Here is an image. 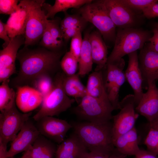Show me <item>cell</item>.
<instances>
[{"mask_svg": "<svg viewBox=\"0 0 158 158\" xmlns=\"http://www.w3.org/2000/svg\"><path fill=\"white\" fill-rule=\"evenodd\" d=\"M77 74L64 76L62 83L63 90L69 97L81 98L87 94L86 88L81 82Z\"/></svg>", "mask_w": 158, "mask_h": 158, "instance_id": "4316f807", "label": "cell"}, {"mask_svg": "<svg viewBox=\"0 0 158 158\" xmlns=\"http://www.w3.org/2000/svg\"><path fill=\"white\" fill-rule=\"evenodd\" d=\"M143 15L150 19L158 17V2L155 3L144 9L142 11Z\"/></svg>", "mask_w": 158, "mask_h": 158, "instance_id": "f35d334b", "label": "cell"}, {"mask_svg": "<svg viewBox=\"0 0 158 158\" xmlns=\"http://www.w3.org/2000/svg\"><path fill=\"white\" fill-rule=\"evenodd\" d=\"M120 111L113 116V141L118 136L129 131L135 127L139 114L135 111L133 95L126 96L120 102Z\"/></svg>", "mask_w": 158, "mask_h": 158, "instance_id": "9c48e42d", "label": "cell"}, {"mask_svg": "<svg viewBox=\"0 0 158 158\" xmlns=\"http://www.w3.org/2000/svg\"><path fill=\"white\" fill-rule=\"evenodd\" d=\"M138 57L139 67L143 82L147 84L158 79V52L147 44L140 50Z\"/></svg>", "mask_w": 158, "mask_h": 158, "instance_id": "2e32d148", "label": "cell"}, {"mask_svg": "<svg viewBox=\"0 0 158 158\" xmlns=\"http://www.w3.org/2000/svg\"><path fill=\"white\" fill-rule=\"evenodd\" d=\"M147 150L158 156V130L149 128L145 141Z\"/></svg>", "mask_w": 158, "mask_h": 158, "instance_id": "d6a6232c", "label": "cell"}, {"mask_svg": "<svg viewBox=\"0 0 158 158\" xmlns=\"http://www.w3.org/2000/svg\"><path fill=\"white\" fill-rule=\"evenodd\" d=\"M32 0L19 1L16 10L11 14L6 24L8 35L11 39L16 36L25 35Z\"/></svg>", "mask_w": 158, "mask_h": 158, "instance_id": "9a60e30c", "label": "cell"}, {"mask_svg": "<svg viewBox=\"0 0 158 158\" xmlns=\"http://www.w3.org/2000/svg\"><path fill=\"white\" fill-rule=\"evenodd\" d=\"M9 79L2 83L0 86V112L7 110L16 104V93L9 85Z\"/></svg>", "mask_w": 158, "mask_h": 158, "instance_id": "83f0119b", "label": "cell"}, {"mask_svg": "<svg viewBox=\"0 0 158 158\" xmlns=\"http://www.w3.org/2000/svg\"><path fill=\"white\" fill-rule=\"evenodd\" d=\"M74 109L75 114L87 121L104 123L110 121L114 109L109 101L94 98L87 94Z\"/></svg>", "mask_w": 158, "mask_h": 158, "instance_id": "8992f818", "label": "cell"}, {"mask_svg": "<svg viewBox=\"0 0 158 158\" xmlns=\"http://www.w3.org/2000/svg\"><path fill=\"white\" fill-rule=\"evenodd\" d=\"M83 42L81 31H78L71 38L69 51L78 61Z\"/></svg>", "mask_w": 158, "mask_h": 158, "instance_id": "e575fe53", "label": "cell"}, {"mask_svg": "<svg viewBox=\"0 0 158 158\" xmlns=\"http://www.w3.org/2000/svg\"><path fill=\"white\" fill-rule=\"evenodd\" d=\"M56 149L54 143L40 134L23 154L30 158H54Z\"/></svg>", "mask_w": 158, "mask_h": 158, "instance_id": "603a6c76", "label": "cell"}, {"mask_svg": "<svg viewBox=\"0 0 158 158\" xmlns=\"http://www.w3.org/2000/svg\"><path fill=\"white\" fill-rule=\"evenodd\" d=\"M149 128H153L158 130V118L152 121L149 123Z\"/></svg>", "mask_w": 158, "mask_h": 158, "instance_id": "ee69618b", "label": "cell"}, {"mask_svg": "<svg viewBox=\"0 0 158 158\" xmlns=\"http://www.w3.org/2000/svg\"><path fill=\"white\" fill-rule=\"evenodd\" d=\"M115 148L120 154L126 156H135L141 151L138 145V135L135 127L113 141Z\"/></svg>", "mask_w": 158, "mask_h": 158, "instance_id": "7402d4cb", "label": "cell"}, {"mask_svg": "<svg viewBox=\"0 0 158 158\" xmlns=\"http://www.w3.org/2000/svg\"><path fill=\"white\" fill-rule=\"evenodd\" d=\"M153 35L149 39L147 44L151 49L158 52V28L154 27L152 30Z\"/></svg>", "mask_w": 158, "mask_h": 158, "instance_id": "ab89813d", "label": "cell"}, {"mask_svg": "<svg viewBox=\"0 0 158 158\" xmlns=\"http://www.w3.org/2000/svg\"><path fill=\"white\" fill-rule=\"evenodd\" d=\"M21 158H30L25 154H23V155Z\"/></svg>", "mask_w": 158, "mask_h": 158, "instance_id": "bcb514c9", "label": "cell"}, {"mask_svg": "<svg viewBox=\"0 0 158 158\" xmlns=\"http://www.w3.org/2000/svg\"><path fill=\"white\" fill-rule=\"evenodd\" d=\"M86 88L87 94L109 101L104 86L102 70L95 71L89 75Z\"/></svg>", "mask_w": 158, "mask_h": 158, "instance_id": "cb8c5ba5", "label": "cell"}, {"mask_svg": "<svg viewBox=\"0 0 158 158\" xmlns=\"http://www.w3.org/2000/svg\"><path fill=\"white\" fill-rule=\"evenodd\" d=\"M61 20L59 18L48 20V25L51 35L59 49L63 45V40L60 28Z\"/></svg>", "mask_w": 158, "mask_h": 158, "instance_id": "1f68e13d", "label": "cell"}, {"mask_svg": "<svg viewBox=\"0 0 158 158\" xmlns=\"http://www.w3.org/2000/svg\"><path fill=\"white\" fill-rule=\"evenodd\" d=\"M65 13V17L60 23L61 32L67 29L76 28L83 30L87 22L79 14L70 15L66 12Z\"/></svg>", "mask_w": 158, "mask_h": 158, "instance_id": "f1b7e54d", "label": "cell"}, {"mask_svg": "<svg viewBox=\"0 0 158 158\" xmlns=\"http://www.w3.org/2000/svg\"><path fill=\"white\" fill-rule=\"evenodd\" d=\"M87 150L74 133L58 146L55 158H78Z\"/></svg>", "mask_w": 158, "mask_h": 158, "instance_id": "44dd1931", "label": "cell"}, {"mask_svg": "<svg viewBox=\"0 0 158 158\" xmlns=\"http://www.w3.org/2000/svg\"><path fill=\"white\" fill-rule=\"evenodd\" d=\"M25 35L11 39L8 45L0 51V82L8 79L16 71L15 61L18 51L25 44Z\"/></svg>", "mask_w": 158, "mask_h": 158, "instance_id": "7c38bea8", "label": "cell"}, {"mask_svg": "<svg viewBox=\"0 0 158 158\" xmlns=\"http://www.w3.org/2000/svg\"><path fill=\"white\" fill-rule=\"evenodd\" d=\"M36 121V126L40 134L59 144L65 139L67 132L73 127L66 121L53 116H45Z\"/></svg>", "mask_w": 158, "mask_h": 158, "instance_id": "4fadbf2b", "label": "cell"}, {"mask_svg": "<svg viewBox=\"0 0 158 158\" xmlns=\"http://www.w3.org/2000/svg\"><path fill=\"white\" fill-rule=\"evenodd\" d=\"M135 110L149 123L158 118V88L155 82L147 84V91L143 93Z\"/></svg>", "mask_w": 158, "mask_h": 158, "instance_id": "e0dca14e", "label": "cell"}, {"mask_svg": "<svg viewBox=\"0 0 158 158\" xmlns=\"http://www.w3.org/2000/svg\"><path fill=\"white\" fill-rule=\"evenodd\" d=\"M154 27L158 28V22L154 23L153 24Z\"/></svg>", "mask_w": 158, "mask_h": 158, "instance_id": "f6af8a7d", "label": "cell"}, {"mask_svg": "<svg viewBox=\"0 0 158 158\" xmlns=\"http://www.w3.org/2000/svg\"><path fill=\"white\" fill-rule=\"evenodd\" d=\"M128 64L125 71L126 79L131 87L134 94L135 107L139 103L143 94V80L139 63L137 51L128 55Z\"/></svg>", "mask_w": 158, "mask_h": 158, "instance_id": "ac0fdd59", "label": "cell"}, {"mask_svg": "<svg viewBox=\"0 0 158 158\" xmlns=\"http://www.w3.org/2000/svg\"><path fill=\"white\" fill-rule=\"evenodd\" d=\"M39 45L41 47L51 51H57L58 49L51 35L48 23L41 41L39 42Z\"/></svg>", "mask_w": 158, "mask_h": 158, "instance_id": "d590c367", "label": "cell"}, {"mask_svg": "<svg viewBox=\"0 0 158 158\" xmlns=\"http://www.w3.org/2000/svg\"><path fill=\"white\" fill-rule=\"evenodd\" d=\"M54 82L50 75L45 74L42 75L35 79L31 84L39 92L43 98L51 92L54 86Z\"/></svg>", "mask_w": 158, "mask_h": 158, "instance_id": "f546056e", "label": "cell"}, {"mask_svg": "<svg viewBox=\"0 0 158 158\" xmlns=\"http://www.w3.org/2000/svg\"><path fill=\"white\" fill-rule=\"evenodd\" d=\"M18 0H0V13L10 15L17 9Z\"/></svg>", "mask_w": 158, "mask_h": 158, "instance_id": "8d00e7d4", "label": "cell"}, {"mask_svg": "<svg viewBox=\"0 0 158 158\" xmlns=\"http://www.w3.org/2000/svg\"><path fill=\"white\" fill-rule=\"evenodd\" d=\"M135 158H158V156L147 150H141Z\"/></svg>", "mask_w": 158, "mask_h": 158, "instance_id": "b9f144b4", "label": "cell"}, {"mask_svg": "<svg viewBox=\"0 0 158 158\" xmlns=\"http://www.w3.org/2000/svg\"><path fill=\"white\" fill-rule=\"evenodd\" d=\"M74 133L86 147L92 151L113 152L116 148L113 142L112 123L89 122L72 125Z\"/></svg>", "mask_w": 158, "mask_h": 158, "instance_id": "7a4b0ae2", "label": "cell"}, {"mask_svg": "<svg viewBox=\"0 0 158 158\" xmlns=\"http://www.w3.org/2000/svg\"><path fill=\"white\" fill-rule=\"evenodd\" d=\"M151 37L147 30L136 28H119L107 64L118 62L125 55L141 49Z\"/></svg>", "mask_w": 158, "mask_h": 158, "instance_id": "3957f363", "label": "cell"}, {"mask_svg": "<svg viewBox=\"0 0 158 158\" xmlns=\"http://www.w3.org/2000/svg\"><path fill=\"white\" fill-rule=\"evenodd\" d=\"M125 156H126L120 154L116 149L115 151L107 158H123Z\"/></svg>", "mask_w": 158, "mask_h": 158, "instance_id": "7bdbcfd3", "label": "cell"}, {"mask_svg": "<svg viewBox=\"0 0 158 158\" xmlns=\"http://www.w3.org/2000/svg\"><path fill=\"white\" fill-rule=\"evenodd\" d=\"M89 40L93 63L97 66L95 71L106 68L107 61V47L100 33L94 31L90 33Z\"/></svg>", "mask_w": 158, "mask_h": 158, "instance_id": "ffe728a7", "label": "cell"}, {"mask_svg": "<svg viewBox=\"0 0 158 158\" xmlns=\"http://www.w3.org/2000/svg\"><path fill=\"white\" fill-rule=\"evenodd\" d=\"M113 152H109L92 151L87 150L78 158H107Z\"/></svg>", "mask_w": 158, "mask_h": 158, "instance_id": "74e56055", "label": "cell"}, {"mask_svg": "<svg viewBox=\"0 0 158 158\" xmlns=\"http://www.w3.org/2000/svg\"><path fill=\"white\" fill-rule=\"evenodd\" d=\"M125 63L122 59L118 62L107 63L106 76L104 81L109 99L114 110L119 109V93L121 87L126 80L123 71Z\"/></svg>", "mask_w": 158, "mask_h": 158, "instance_id": "8fae6325", "label": "cell"}, {"mask_svg": "<svg viewBox=\"0 0 158 158\" xmlns=\"http://www.w3.org/2000/svg\"><path fill=\"white\" fill-rule=\"evenodd\" d=\"M92 1L91 0H56L53 6L44 2L42 8L46 11L47 18L52 19L54 18L55 15L59 12H65L70 8L78 9Z\"/></svg>", "mask_w": 158, "mask_h": 158, "instance_id": "d4e9b609", "label": "cell"}, {"mask_svg": "<svg viewBox=\"0 0 158 158\" xmlns=\"http://www.w3.org/2000/svg\"><path fill=\"white\" fill-rule=\"evenodd\" d=\"M16 105L0 114V144L6 147L8 142L14 139L32 114V112H20Z\"/></svg>", "mask_w": 158, "mask_h": 158, "instance_id": "52a82bcc", "label": "cell"}, {"mask_svg": "<svg viewBox=\"0 0 158 158\" xmlns=\"http://www.w3.org/2000/svg\"><path fill=\"white\" fill-rule=\"evenodd\" d=\"M78 11L87 22L97 28L105 41L114 42L116 27L101 0L92 1L78 8Z\"/></svg>", "mask_w": 158, "mask_h": 158, "instance_id": "5b68a950", "label": "cell"}, {"mask_svg": "<svg viewBox=\"0 0 158 158\" xmlns=\"http://www.w3.org/2000/svg\"><path fill=\"white\" fill-rule=\"evenodd\" d=\"M78 61L69 51L66 52L60 62V67L67 76L75 74L78 68Z\"/></svg>", "mask_w": 158, "mask_h": 158, "instance_id": "4dcf8cb0", "label": "cell"}, {"mask_svg": "<svg viewBox=\"0 0 158 158\" xmlns=\"http://www.w3.org/2000/svg\"><path fill=\"white\" fill-rule=\"evenodd\" d=\"M45 0H33L26 24L24 47L34 45L41 40L48 19L42 8Z\"/></svg>", "mask_w": 158, "mask_h": 158, "instance_id": "ba28073f", "label": "cell"}, {"mask_svg": "<svg viewBox=\"0 0 158 158\" xmlns=\"http://www.w3.org/2000/svg\"><path fill=\"white\" fill-rule=\"evenodd\" d=\"M121 2L137 12L142 11L151 5L158 2V0H120Z\"/></svg>", "mask_w": 158, "mask_h": 158, "instance_id": "836d02e7", "label": "cell"}, {"mask_svg": "<svg viewBox=\"0 0 158 158\" xmlns=\"http://www.w3.org/2000/svg\"><path fill=\"white\" fill-rule=\"evenodd\" d=\"M90 33L87 32L84 35L78 61V74L83 76L92 70L93 63L89 40Z\"/></svg>", "mask_w": 158, "mask_h": 158, "instance_id": "484cf974", "label": "cell"}, {"mask_svg": "<svg viewBox=\"0 0 158 158\" xmlns=\"http://www.w3.org/2000/svg\"><path fill=\"white\" fill-rule=\"evenodd\" d=\"M64 76L59 74L56 77L52 89L43 98L40 109L33 117L35 121L46 116H58L69 108L75 102V99L70 98L63 90L62 83Z\"/></svg>", "mask_w": 158, "mask_h": 158, "instance_id": "277c9868", "label": "cell"}, {"mask_svg": "<svg viewBox=\"0 0 158 158\" xmlns=\"http://www.w3.org/2000/svg\"><path fill=\"white\" fill-rule=\"evenodd\" d=\"M0 38L3 39L4 42L2 45L3 48L7 46L10 43L11 39L8 35L6 24L0 20Z\"/></svg>", "mask_w": 158, "mask_h": 158, "instance_id": "60d3db41", "label": "cell"}, {"mask_svg": "<svg viewBox=\"0 0 158 158\" xmlns=\"http://www.w3.org/2000/svg\"><path fill=\"white\" fill-rule=\"evenodd\" d=\"M40 134L36 125L29 119L11 142L6 158H13L17 154L28 150Z\"/></svg>", "mask_w": 158, "mask_h": 158, "instance_id": "5bb4252c", "label": "cell"}, {"mask_svg": "<svg viewBox=\"0 0 158 158\" xmlns=\"http://www.w3.org/2000/svg\"><path fill=\"white\" fill-rule=\"evenodd\" d=\"M16 104L23 113L31 112L41 105L43 97L34 87L28 85L16 87Z\"/></svg>", "mask_w": 158, "mask_h": 158, "instance_id": "d6986e66", "label": "cell"}, {"mask_svg": "<svg viewBox=\"0 0 158 158\" xmlns=\"http://www.w3.org/2000/svg\"><path fill=\"white\" fill-rule=\"evenodd\" d=\"M61 55L57 51L42 47L31 49L24 47L17 55L20 68L14 83L16 87L28 85L42 75H50L60 67Z\"/></svg>", "mask_w": 158, "mask_h": 158, "instance_id": "6da1fadb", "label": "cell"}, {"mask_svg": "<svg viewBox=\"0 0 158 158\" xmlns=\"http://www.w3.org/2000/svg\"><path fill=\"white\" fill-rule=\"evenodd\" d=\"M113 22L119 28H135L140 18L137 12L120 0H101Z\"/></svg>", "mask_w": 158, "mask_h": 158, "instance_id": "30bf717a", "label": "cell"}]
</instances>
